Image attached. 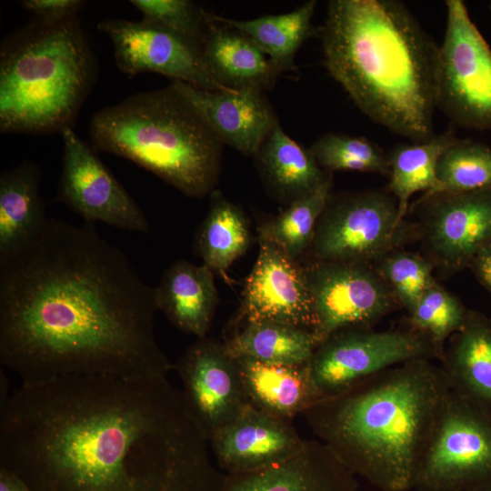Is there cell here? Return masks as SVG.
Segmentation results:
<instances>
[{
  "label": "cell",
  "instance_id": "6da1fadb",
  "mask_svg": "<svg viewBox=\"0 0 491 491\" xmlns=\"http://www.w3.org/2000/svg\"><path fill=\"white\" fill-rule=\"evenodd\" d=\"M208 442L164 375L23 382L0 405V466L33 491H218Z\"/></svg>",
  "mask_w": 491,
  "mask_h": 491
},
{
  "label": "cell",
  "instance_id": "7a4b0ae2",
  "mask_svg": "<svg viewBox=\"0 0 491 491\" xmlns=\"http://www.w3.org/2000/svg\"><path fill=\"white\" fill-rule=\"evenodd\" d=\"M155 290L91 223L50 217L0 260V363L23 382L175 369L155 336Z\"/></svg>",
  "mask_w": 491,
  "mask_h": 491
},
{
  "label": "cell",
  "instance_id": "3957f363",
  "mask_svg": "<svg viewBox=\"0 0 491 491\" xmlns=\"http://www.w3.org/2000/svg\"><path fill=\"white\" fill-rule=\"evenodd\" d=\"M324 64L372 121L423 142L434 135L439 46L400 1L332 0Z\"/></svg>",
  "mask_w": 491,
  "mask_h": 491
},
{
  "label": "cell",
  "instance_id": "277c9868",
  "mask_svg": "<svg viewBox=\"0 0 491 491\" xmlns=\"http://www.w3.org/2000/svg\"><path fill=\"white\" fill-rule=\"evenodd\" d=\"M448 391L440 366L412 360L319 401L304 416L352 474L381 491H408Z\"/></svg>",
  "mask_w": 491,
  "mask_h": 491
},
{
  "label": "cell",
  "instance_id": "5b68a950",
  "mask_svg": "<svg viewBox=\"0 0 491 491\" xmlns=\"http://www.w3.org/2000/svg\"><path fill=\"white\" fill-rule=\"evenodd\" d=\"M96 76V63L78 17L35 19L0 50L2 133L61 134L73 124Z\"/></svg>",
  "mask_w": 491,
  "mask_h": 491
},
{
  "label": "cell",
  "instance_id": "8992f818",
  "mask_svg": "<svg viewBox=\"0 0 491 491\" xmlns=\"http://www.w3.org/2000/svg\"><path fill=\"white\" fill-rule=\"evenodd\" d=\"M89 136L95 150L135 163L187 196L204 197L217 185L224 144L170 85L99 110Z\"/></svg>",
  "mask_w": 491,
  "mask_h": 491
},
{
  "label": "cell",
  "instance_id": "52a82bcc",
  "mask_svg": "<svg viewBox=\"0 0 491 491\" xmlns=\"http://www.w3.org/2000/svg\"><path fill=\"white\" fill-rule=\"evenodd\" d=\"M436 105L455 124L491 130V49L461 0L445 1Z\"/></svg>",
  "mask_w": 491,
  "mask_h": 491
},
{
  "label": "cell",
  "instance_id": "ba28073f",
  "mask_svg": "<svg viewBox=\"0 0 491 491\" xmlns=\"http://www.w3.org/2000/svg\"><path fill=\"white\" fill-rule=\"evenodd\" d=\"M491 481V418L452 390L421 456L414 488L468 491Z\"/></svg>",
  "mask_w": 491,
  "mask_h": 491
},
{
  "label": "cell",
  "instance_id": "9c48e42d",
  "mask_svg": "<svg viewBox=\"0 0 491 491\" xmlns=\"http://www.w3.org/2000/svg\"><path fill=\"white\" fill-rule=\"evenodd\" d=\"M434 358L440 360L432 343L410 329L350 328L320 343L308 361V369L321 401L393 366Z\"/></svg>",
  "mask_w": 491,
  "mask_h": 491
},
{
  "label": "cell",
  "instance_id": "30bf717a",
  "mask_svg": "<svg viewBox=\"0 0 491 491\" xmlns=\"http://www.w3.org/2000/svg\"><path fill=\"white\" fill-rule=\"evenodd\" d=\"M402 223L390 193L366 190L330 196L310 249L316 262L369 265L393 251Z\"/></svg>",
  "mask_w": 491,
  "mask_h": 491
},
{
  "label": "cell",
  "instance_id": "8fae6325",
  "mask_svg": "<svg viewBox=\"0 0 491 491\" xmlns=\"http://www.w3.org/2000/svg\"><path fill=\"white\" fill-rule=\"evenodd\" d=\"M312 298L318 345L350 328H371L397 303L391 290L369 265L315 262L305 267Z\"/></svg>",
  "mask_w": 491,
  "mask_h": 491
},
{
  "label": "cell",
  "instance_id": "7c38bea8",
  "mask_svg": "<svg viewBox=\"0 0 491 491\" xmlns=\"http://www.w3.org/2000/svg\"><path fill=\"white\" fill-rule=\"evenodd\" d=\"M61 136L64 155L56 201L85 223L101 221L124 230L148 232L144 212L95 150L73 128L64 130Z\"/></svg>",
  "mask_w": 491,
  "mask_h": 491
},
{
  "label": "cell",
  "instance_id": "4fadbf2b",
  "mask_svg": "<svg viewBox=\"0 0 491 491\" xmlns=\"http://www.w3.org/2000/svg\"><path fill=\"white\" fill-rule=\"evenodd\" d=\"M97 28L109 36L115 64L128 75L154 72L205 90L235 89L213 75L199 46L167 29L143 19H107Z\"/></svg>",
  "mask_w": 491,
  "mask_h": 491
},
{
  "label": "cell",
  "instance_id": "5bb4252c",
  "mask_svg": "<svg viewBox=\"0 0 491 491\" xmlns=\"http://www.w3.org/2000/svg\"><path fill=\"white\" fill-rule=\"evenodd\" d=\"M175 369L188 408L208 441L249 405L236 359L222 342L207 336L197 339Z\"/></svg>",
  "mask_w": 491,
  "mask_h": 491
},
{
  "label": "cell",
  "instance_id": "9a60e30c",
  "mask_svg": "<svg viewBox=\"0 0 491 491\" xmlns=\"http://www.w3.org/2000/svg\"><path fill=\"white\" fill-rule=\"evenodd\" d=\"M258 240V256L242 294L243 322H276L312 332L313 304L305 267L271 242Z\"/></svg>",
  "mask_w": 491,
  "mask_h": 491
},
{
  "label": "cell",
  "instance_id": "2e32d148",
  "mask_svg": "<svg viewBox=\"0 0 491 491\" xmlns=\"http://www.w3.org/2000/svg\"><path fill=\"white\" fill-rule=\"evenodd\" d=\"M426 204L423 235L441 267L458 270L491 241V188L437 193Z\"/></svg>",
  "mask_w": 491,
  "mask_h": 491
},
{
  "label": "cell",
  "instance_id": "e0dca14e",
  "mask_svg": "<svg viewBox=\"0 0 491 491\" xmlns=\"http://www.w3.org/2000/svg\"><path fill=\"white\" fill-rule=\"evenodd\" d=\"M306 441L291 421L250 404L209 439L224 474L247 473L276 466L300 453Z\"/></svg>",
  "mask_w": 491,
  "mask_h": 491
},
{
  "label": "cell",
  "instance_id": "ac0fdd59",
  "mask_svg": "<svg viewBox=\"0 0 491 491\" xmlns=\"http://www.w3.org/2000/svg\"><path fill=\"white\" fill-rule=\"evenodd\" d=\"M171 87L213 132L246 155H255L277 121L262 90L210 91L172 80Z\"/></svg>",
  "mask_w": 491,
  "mask_h": 491
},
{
  "label": "cell",
  "instance_id": "d6986e66",
  "mask_svg": "<svg viewBox=\"0 0 491 491\" xmlns=\"http://www.w3.org/2000/svg\"><path fill=\"white\" fill-rule=\"evenodd\" d=\"M352 474L321 441L307 440L302 451L276 466L225 474L218 491H356Z\"/></svg>",
  "mask_w": 491,
  "mask_h": 491
},
{
  "label": "cell",
  "instance_id": "ffe728a7",
  "mask_svg": "<svg viewBox=\"0 0 491 491\" xmlns=\"http://www.w3.org/2000/svg\"><path fill=\"white\" fill-rule=\"evenodd\" d=\"M440 362L450 390L491 418V319L467 311Z\"/></svg>",
  "mask_w": 491,
  "mask_h": 491
},
{
  "label": "cell",
  "instance_id": "44dd1931",
  "mask_svg": "<svg viewBox=\"0 0 491 491\" xmlns=\"http://www.w3.org/2000/svg\"><path fill=\"white\" fill-rule=\"evenodd\" d=\"M158 311L184 333L207 336L218 304L214 272L205 265L174 262L154 288Z\"/></svg>",
  "mask_w": 491,
  "mask_h": 491
},
{
  "label": "cell",
  "instance_id": "7402d4cb",
  "mask_svg": "<svg viewBox=\"0 0 491 491\" xmlns=\"http://www.w3.org/2000/svg\"><path fill=\"white\" fill-rule=\"evenodd\" d=\"M236 363L248 402L257 409L291 421L320 401L308 363L272 364L246 357Z\"/></svg>",
  "mask_w": 491,
  "mask_h": 491
},
{
  "label": "cell",
  "instance_id": "603a6c76",
  "mask_svg": "<svg viewBox=\"0 0 491 491\" xmlns=\"http://www.w3.org/2000/svg\"><path fill=\"white\" fill-rule=\"evenodd\" d=\"M40 172L25 162L0 176V260L28 246L50 217L41 196Z\"/></svg>",
  "mask_w": 491,
  "mask_h": 491
},
{
  "label": "cell",
  "instance_id": "cb8c5ba5",
  "mask_svg": "<svg viewBox=\"0 0 491 491\" xmlns=\"http://www.w3.org/2000/svg\"><path fill=\"white\" fill-rule=\"evenodd\" d=\"M254 156L267 189L288 205L313 194L333 176L309 149L284 131L278 120Z\"/></svg>",
  "mask_w": 491,
  "mask_h": 491
},
{
  "label": "cell",
  "instance_id": "d4e9b609",
  "mask_svg": "<svg viewBox=\"0 0 491 491\" xmlns=\"http://www.w3.org/2000/svg\"><path fill=\"white\" fill-rule=\"evenodd\" d=\"M201 51L213 75L230 88L263 90L277 75L268 57L250 37L215 21L209 13Z\"/></svg>",
  "mask_w": 491,
  "mask_h": 491
},
{
  "label": "cell",
  "instance_id": "484cf974",
  "mask_svg": "<svg viewBox=\"0 0 491 491\" xmlns=\"http://www.w3.org/2000/svg\"><path fill=\"white\" fill-rule=\"evenodd\" d=\"M316 1L310 0L292 12L249 20H233L211 14L213 19L248 37L268 57L276 74L295 70L296 54L313 33Z\"/></svg>",
  "mask_w": 491,
  "mask_h": 491
},
{
  "label": "cell",
  "instance_id": "4316f807",
  "mask_svg": "<svg viewBox=\"0 0 491 491\" xmlns=\"http://www.w3.org/2000/svg\"><path fill=\"white\" fill-rule=\"evenodd\" d=\"M244 324L223 343L235 359L300 365L308 363L318 346L313 333L306 329L269 321Z\"/></svg>",
  "mask_w": 491,
  "mask_h": 491
},
{
  "label": "cell",
  "instance_id": "83f0119b",
  "mask_svg": "<svg viewBox=\"0 0 491 491\" xmlns=\"http://www.w3.org/2000/svg\"><path fill=\"white\" fill-rule=\"evenodd\" d=\"M457 139L449 129L435 134L426 141L400 144L387 155L390 167L387 188L397 201L400 222H403L415 193L424 191L426 196L436 191L438 161Z\"/></svg>",
  "mask_w": 491,
  "mask_h": 491
},
{
  "label": "cell",
  "instance_id": "f1b7e54d",
  "mask_svg": "<svg viewBox=\"0 0 491 491\" xmlns=\"http://www.w3.org/2000/svg\"><path fill=\"white\" fill-rule=\"evenodd\" d=\"M246 216L218 190L211 193L209 210L200 224L195 252L213 272L224 273L242 256L250 245Z\"/></svg>",
  "mask_w": 491,
  "mask_h": 491
},
{
  "label": "cell",
  "instance_id": "f546056e",
  "mask_svg": "<svg viewBox=\"0 0 491 491\" xmlns=\"http://www.w3.org/2000/svg\"><path fill=\"white\" fill-rule=\"evenodd\" d=\"M333 176L313 194L291 204L258 230L266 239L297 261L311 248L318 219L330 196Z\"/></svg>",
  "mask_w": 491,
  "mask_h": 491
},
{
  "label": "cell",
  "instance_id": "4dcf8cb0",
  "mask_svg": "<svg viewBox=\"0 0 491 491\" xmlns=\"http://www.w3.org/2000/svg\"><path fill=\"white\" fill-rule=\"evenodd\" d=\"M437 193L469 192L491 188V148L469 139H457L437 165Z\"/></svg>",
  "mask_w": 491,
  "mask_h": 491
},
{
  "label": "cell",
  "instance_id": "1f68e13d",
  "mask_svg": "<svg viewBox=\"0 0 491 491\" xmlns=\"http://www.w3.org/2000/svg\"><path fill=\"white\" fill-rule=\"evenodd\" d=\"M326 173L357 171L389 175L388 156L375 143L364 136L327 133L309 148Z\"/></svg>",
  "mask_w": 491,
  "mask_h": 491
},
{
  "label": "cell",
  "instance_id": "d6a6232c",
  "mask_svg": "<svg viewBox=\"0 0 491 491\" xmlns=\"http://www.w3.org/2000/svg\"><path fill=\"white\" fill-rule=\"evenodd\" d=\"M466 314L460 301L436 283L408 314L409 329L426 337L441 361L446 340L461 330Z\"/></svg>",
  "mask_w": 491,
  "mask_h": 491
},
{
  "label": "cell",
  "instance_id": "836d02e7",
  "mask_svg": "<svg viewBox=\"0 0 491 491\" xmlns=\"http://www.w3.org/2000/svg\"><path fill=\"white\" fill-rule=\"evenodd\" d=\"M376 271L408 314L426 290L436 284L431 262L407 251L387 253L378 260Z\"/></svg>",
  "mask_w": 491,
  "mask_h": 491
},
{
  "label": "cell",
  "instance_id": "e575fe53",
  "mask_svg": "<svg viewBox=\"0 0 491 491\" xmlns=\"http://www.w3.org/2000/svg\"><path fill=\"white\" fill-rule=\"evenodd\" d=\"M143 20L167 29L201 48L207 12L188 0H132Z\"/></svg>",
  "mask_w": 491,
  "mask_h": 491
},
{
  "label": "cell",
  "instance_id": "d590c367",
  "mask_svg": "<svg viewBox=\"0 0 491 491\" xmlns=\"http://www.w3.org/2000/svg\"><path fill=\"white\" fill-rule=\"evenodd\" d=\"M85 2L82 0H24L21 5L38 21L55 24L76 17Z\"/></svg>",
  "mask_w": 491,
  "mask_h": 491
},
{
  "label": "cell",
  "instance_id": "8d00e7d4",
  "mask_svg": "<svg viewBox=\"0 0 491 491\" xmlns=\"http://www.w3.org/2000/svg\"><path fill=\"white\" fill-rule=\"evenodd\" d=\"M470 266L480 283L491 291V241L476 253Z\"/></svg>",
  "mask_w": 491,
  "mask_h": 491
},
{
  "label": "cell",
  "instance_id": "74e56055",
  "mask_svg": "<svg viewBox=\"0 0 491 491\" xmlns=\"http://www.w3.org/2000/svg\"><path fill=\"white\" fill-rule=\"evenodd\" d=\"M0 491H33L18 476L0 466Z\"/></svg>",
  "mask_w": 491,
  "mask_h": 491
},
{
  "label": "cell",
  "instance_id": "f35d334b",
  "mask_svg": "<svg viewBox=\"0 0 491 491\" xmlns=\"http://www.w3.org/2000/svg\"><path fill=\"white\" fill-rule=\"evenodd\" d=\"M468 491H491V481L485 483L481 486H478Z\"/></svg>",
  "mask_w": 491,
  "mask_h": 491
},
{
  "label": "cell",
  "instance_id": "ab89813d",
  "mask_svg": "<svg viewBox=\"0 0 491 491\" xmlns=\"http://www.w3.org/2000/svg\"><path fill=\"white\" fill-rule=\"evenodd\" d=\"M490 6H491V3H490Z\"/></svg>",
  "mask_w": 491,
  "mask_h": 491
}]
</instances>
